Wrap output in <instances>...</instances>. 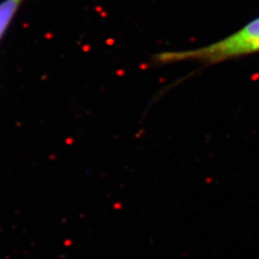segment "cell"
Segmentation results:
<instances>
[{"label": "cell", "mask_w": 259, "mask_h": 259, "mask_svg": "<svg viewBox=\"0 0 259 259\" xmlns=\"http://www.w3.org/2000/svg\"><path fill=\"white\" fill-rule=\"evenodd\" d=\"M23 0H5L0 3V37L12 20Z\"/></svg>", "instance_id": "obj_2"}, {"label": "cell", "mask_w": 259, "mask_h": 259, "mask_svg": "<svg viewBox=\"0 0 259 259\" xmlns=\"http://www.w3.org/2000/svg\"><path fill=\"white\" fill-rule=\"evenodd\" d=\"M257 52H259V18L248 23L233 35L215 43L188 51L162 52L156 55V59L160 63L191 59L214 64Z\"/></svg>", "instance_id": "obj_1"}]
</instances>
